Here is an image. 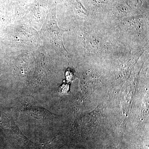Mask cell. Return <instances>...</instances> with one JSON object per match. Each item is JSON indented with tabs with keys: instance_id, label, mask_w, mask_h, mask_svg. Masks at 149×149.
I'll use <instances>...</instances> for the list:
<instances>
[{
	"instance_id": "obj_2",
	"label": "cell",
	"mask_w": 149,
	"mask_h": 149,
	"mask_svg": "<svg viewBox=\"0 0 149 149\" xmlns=\"http://www.w3.org/2000/svg\"><path fill=\"white\" fill-rule=\"evenodd\" d=\"M18 109L19 112L25 115L40 121H54L60 117L42 107L37 106H21Z\"/></svg>"
},
{
	"instance_id": "obj_1",
	"label": "cell",
	"mask_w": 149,
	"mask_h": 149,
	"mask_svg": "<svg viewBox=\"0 0 149 149\" xmlns=\"http://www.w3.org/2000/svg\"><path fill=\"white\" fill-rule=\"evenodd\" d=\"M68 30L60 29L58 25L55 17L49 16L46 19L42 29L41 34L47 39L54 46L66 56L69 54L66 50L63 42V34Z\"/></svg>"
},
{
	"instance_id": "obj_3",
	"label": "cell",
	"mask_w": 149,
	"mask_h": 149,
	"mask_svg": "<svg viewBox=\"0 0 149 149\" xmlns=\"http://www.w3.org/2000/svg\"><path fill=\"white\" fill-rule=\"evenodd\" d=\"M0 126L7 130L9 134L20 143L27 139V137L17 127L11 116L6 114L2 109H0Z\"/></svg>"
},
{
	"instance_id": "obj_4",
	"label": "cell",
	"mask_w": 149,
	"mask_h": 149,
	"mask_svg": "<svg viewBox=\"0 0 149 149\" xmlns=\"http://www.w3.org/2000/svg\"><path fill=\"white\" fill-rule=\"evenodd\" d=\"M0 102H1V98H0Z\"/></svg>"
}]
</instances>
